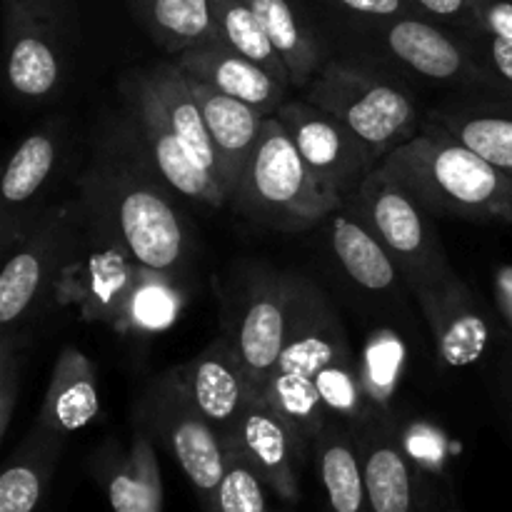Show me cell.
<instances>
[{
	"label": "cell",
	"instance_id": "d4e9b609",
	"mask_svg": "<svg viewBox=\"0 0 512 512\" xmlns=\"http://www.w3.org/2000/svg\"><path fill=\"white\" fill-rule=\"evenodd\" d=\"M65 435L35 423L0 475V512H43Z\"/></svg>",
	"mask_w": 512,
	"mask_h": 512
},
{
	"label": "cell",
	"instance_id": "f546056e",
	"mask_svg": "<svg viewBox=\"0 0 512 512\" xmlns=\"http://www.w3.org/2000/svg\"><path fill=\"white\" fill-rule=\"evenodd\" d=\"M128 8L150 40L170 55L218 40L210 0H128Z\"/></svg>",
	"mask_w": 512,
	"mask_h": 512
},
{
	"label": "cell",
	"instance_id": "484cf974",
	"mask_svg": "<svg viewBox=\"0 0 512 512\" xmlns=\"http://www.w3.org/2000/svg\"><path fill=\"white\" fill-rule=\"evenodd\" d=\"M328 223L335 260L358 288L370 293H388L398 283H405L393 255L348 203L340 205Z\"/></svg>",
	"mask_w": 512,
	"mask_h": 512
},
{
	"label": "cell",
	"instance_id": "cb8c5ba5",
	"mask_svg": "<svg viewBox=\"0 0 512 512\" xmlns=\"http://www.w3.org/2000/svg\"><path fill=\"white\" fill-rule=\"evenodd\" d=\"M100 413V390L95 365L83 350L65 345L55 358L38 423L65 435L88 428Z\"/></svg>",
	"mask_w": 512,
	"mask_h": 512
},
{
	"label": "cell",
	"instance_id": "e0dca14e",
	"mask_svg": "<svg viewBox=\"0 0 512 512\" xmlns=\"http://www.w3.org/2000/svg\"><path fill=\"white\" fill-rule=\"evenodd\" d=\"M413 295L433 335L440 365L455 370L483 358L490 340L488 320L460 275L450 273L418 285Z\"/></svg>",
	"mask_w": 512,
	"mask_h": 512
},
{
	"label": "cell",
	"instance_id": "44dd1931",
	"mask_svg": "<svg viewBox=\"0 0 512 512\" xmlns=\"http://www.w3.org/2000/svg\"><path fill=\"white\" fill-rule=\"evenodd\" d=\"M188 78L190 88H193L195 98L203 108L210 138H213L215 155H218L220 185H223L228 200H233L240 178H243L245 168L253 158L255 145L263 135L268 115L255 110L253 105L243 103V100L220 93L213 85L203 83L193 75H188Z\"/></svg>",
	"mask_w": 512,
	"mask_h": 512
},
{
	"label": "cell",
	"instance_id": "30bf717a",
	"mask_svg": "<svg viewBox=\"0 0 512 512\" xmlns=\"http://www.w3.org/2000/svg\"><path fill=\"white\" fill-rule=\"evenodd\" d=\"M360 33L378 40L390 58L435 83L470 88L473 93H505L478 63L455 28L423 15L405 18H353Z\"/></svg>",
	"mask_w": 512,
	"mask_h": 512
},
{
	"label": "cell",
	"instance_id": "603a6c76",
	"mask_svg": "<svg viewBox=\"0 0 512 512\" xmlns=\"http://www.w3.org/2000/svg\"><path fill=\"white\" fill-rule=\"evenodd\" d=\"M113 512H163V478L148 430L138 425L128 453L98 450L93 463Z\"/></svg>",
	"mask_w": 512,
	"mask_h": 512
},
{
	"label": "cell",
	"instance_id": "1f68e13d",
	"mask_svg": "<svg viewBox=\"0 0 512 512\" xmlns=\"http://www.w3.org/2000/svg\"><path fill=\"white\" fill-rule=\"evenodd\" d=\"M405 345L395 330L378 328L365 340L363 355L358 360L360 380H363L365 400L373 418L390 415L388 405L403 378Z\"/></svg>",
	"mask_w": 512,
	"mask_h": 512
},
{
	"label": "cell",
	"instance_id": "74e56055",
	"mask_svg": "<svg viewBox=\"0 0 512 512\" xmlns=\"http://www.w3.org/2000/svg\"><path fill=\"white\" fill-rule=\"evenodd\" d=\"M473 28L512 40V0H470Z\"/></svg>",
	"mask_w": 512,
	"mask_h": 512
},
{
	"label": "cell",
	"instance_id": "60d3db41",
	"mask_svg": "<svg viewBox=\"0 0 512 512\" xmlns=\"http://www.w3.org/2000/svg\"><path fill=\"white\" fill-rule=\"evenodd\" d=\"M445 512H463V510H460V505L455 503V500H450V503H448V508H445Z\"/></svg>",
	"mask_w": 512,
	"mask_h": 512
},
{
	"label": "cell",
	"instance_id": "6da1fadb",
	"mask_svg": "<svg viewBox=\"0 0 512 512\" xmlns=\"http://www.w3.org/2000/svg\"><path fill=\"white\" fill-rule=\"evenodd\" d=\"M170 190L123 120L98 140L80 178L85 240L120 250L183 283L193 265V233L170 200Z\"/></svg>",
	"mask_w": 512,
	"mask_h": 512
},
{
	"label": "cell",
	"instance_id": "83f0119b",
	"mask_svg": "<svg viewBox=\"0 0 512 512\" xmlns=\"http://www.w3.org/2000/svg\"><path fill=\"white\" fill-rule=\"evenodd\" d=\"M145 70H148V78L153 83L155 93H158L160 103H163L170 125L188 148L190 158L200 165L203 173H208L210 178L220 183L218 155H215V145L213 138H210L208 123H205L203 108H200L198 98L190 88L188 73L175 63V58L155 63Z\"/></svg>",
	"mask_w": 512,
	"mask_h": 512
},
{
	"label": "cell",
	"instance_id": "ffe728a7",
	"mask_svg": "<svg viewBox=\"0 0 512 512\" xmlns=\"http://www.w3.org/2000/svg\"><path fill=\"white\" fill-rule=\"evenodd\" d=\"M190 398L198 405L208 423L225 440L233 435L235 423L253 393L245 380L240 360L230 345L228 335H220L205 350H200L190 363L178 368Z\"/></svg>",
	"mask_w": 512,
	"mask_h": 512
},
{
	"label": "cell",
	"instance_id": "277c9868",
	"mask_svg": "<svg viewBox=\"0 0 512 512\" xmlns=\"http://www.w3.org/2000/svg\"><path fill=\"white\" fill-rule=\"evenodd\" d=\"M348 353V335L338 310L313 280L295 273L288 338L265 398L293 420L310 448L328 420L318 395V378L330 363Z\"/></svg>",
	"mask_w": 512,
	"mask_h": 512
},
{
	"label": "cell",
	"instance_id": "3957f363",
	"mask_svg": "<svg viewBox=\"0 0 512 512\" xmlns=\"http://www.w3.org/2000/svg\"><path fill=\"white\" fill-rule=\"evenodd\" d=\"M60 295L73 300L85 320H100L123 335L168 328L185 300L183 283L90 240L80 245L78 258L70 263Z\"/></svg>",
	"mask_w": 512,
	"mask_h": 512
},
{
	"label": "cell",
	"instance_id": "4316f807",
	"mask_svg": "<svg viewBox=\"0 0 512 512\" xmlns=\"http://www.w3.org/2000/svg\"><path fill=\"white\" fill-rule=\"evenodd\" d=\"M313 453L330 512H370L355 430L345 420L328 418L315 435Z\"/></svg>",
	"mask_w": 512,
	"mask_h": 512
},
{
	"label": "cell",
	"instance_id": "5b68a950",
	"mask_svg": "<svg viewBox=\"0 0 512 512\" xmlns=\"http://www.w3.org/2000/svg\"><path fill=\"white\" fill-rule=\"evenodd\" d=\"M230 205L253 223L295 235L328 220L343 200L315 178L283 123L268 115Z\"/></svg>",
	"mask_w": 512,
	"mask_h": 512
},
{
	"label": "cell",
	"instance_id": "d590c367",
	"mask_svg": "<svg viewBox=\"0 0 512 512\" xmlns=\"http://www.w3.org/2000/svg\"><path fill=\"white\" fill-rule=\"evenodd\" d=\"M20 395V343L0 338V438H5L13 423Z\"/></svg>",
	"mask_w": 512,
	"mask_h": 512
},
{
	"label": "cell",
	"instance_id": "7a4b0ae2",
	"mask_svg": "<svg viewBox=\"0 0 512 512\" xmlns=\"http://www.w3.org/2000/svg\"><path fill=\"white\" fill-rule=\"evenodd\" d=\"M430 215L468 223H512V178L460 143L433 118L383 160Z\"/></svg>",
	"mask_w": 512,
	"mask_h": 512
},
{
	"label": "cell",
	"instance_id": "2e32d148",
	"mask_svg": "<svg viewBox=\"0 0 512 512\" xmlns=\"http://www.w3.org/2000/svg\"><path fill=\"white\" fill-rule=\"evenodd\" d=\"M5 78L20 100H48L63 88L65 58L60 28L40 18L23 0H3Z\"/></svg>",
	"mask_w": 512,
	"mask_h": 512
},
{
	"label": "cell",
	"instance_id": "4fadbf2b",
	"mask_svg": "<svg viewBox=\"0 0 512 512\" xmlns=\"http://www.w3.org/2000/svg\"><path fill=\"white\" fill-rule=\"evenodd\" d=\"M275 118L315 178L343 203L363 185L370 170L378 168L363 143L335 115L310 100H288Z\"/></svg>",
	"mask_w": 512,
	"mask_h": 512
},
{
	"label": "cell",
	"instance_id": "7402d4cb",
	"mask_svg": "<svg viewBox=\"0 0 512 512\" xmlns=\"http://www.w3.org/2000/svg\"><path fill=\"white\" fill-rule=\"evenodd\" d=\"M428 118L512 178V93H473L440 105Z\"/></svg>",
	"mask_w": 512,
	"mask_h": 512
},
{
	"label": "cell",
	"instance_id": "e575fe53",
	"mask_svg": "<svg viewBox=\"0 0 512 512\" xmlns=\"http://www.w3.org/2000/svg\"><path fill=\"white\" fill-rule=\"evenodd\" d=\"M470 45L478 63L488 70L490 78L505 90L512 93V40L488 33L480 28H455Z\"/></svg>",
	"mask_w": 512,
	"mask_h": 512
},
{
	"label": "cell",
	"instance_id": "d6986e66",
	"mask_svg": "<svg viewBox=\"0 0 512 512\" xmlns=\"http://www.w3.org/2000/svg\"><path fill=\"white\" fill-rule=\"evenodd\" d=\"M175 63L193 78L213 85L220 93L253 105L265 115H275L288 103L290 83L275 78L270 70L225 45L223 40L195 45L175 55Z\"/></svg>",
	"mask_w": 512,
	"mask_h": 512
},
{
	"label": "cell",
	"instance_id": "9c48e42d",
	"mask_svg": "<svg viewBox=\"0 0 512 512\" xmlns=\"http://www.w3.org/2000/svg\"><path fill=\"white\" fill-rule=\"evenodd\" d=\"M135 423L168 448L198 493L203 510L225 470V443L190 398L178 368L158 375L140 395Z\"/></svg>",
	"mask_w": 512,
	"mask_h": 512
},
{
	"label": "cell",
	"instance_id": "8992f818",
	"mask_svg": "<svg viewBox=\"0 0 512 512\" xmlns=\"http://www.w3.org/2000/svg\"><path fill=\"white\" fill-rule=\"evenodd\" d=\"M83 245L78 200L53 205L8 253L0 273V338L23 345L30 325L60 295L65 273Z\"/></svg>",
	"mask_w": 512,
	"mask_h": 512
},
{
	"label": "cell",
	"instance_id": "836d02e7",
	"mask_svg": "<svg viewBox=\"0 0 512 512\" xmlns=\"http://www.w3.org/2000/svg\"><path fill=\"white\" fill-rule=\"evenodd\" d=\"M268 483L248 458L225 445V470L205 512H270L265 500Z\"/></svg>",
	"mask_w": 512,
	"mask_h": 512
},
{
	"label": "cell",
	"instance_id": "d6a6232c",
	"mask_svg": "<svg viewBox=\"0 0 512 512\" xmlns=\"http://www.w3.org/2000/svg\"><path fill=\"white\" fill-rule=\"evenodd\" d=\"M318 395L328 418L345 420L350 428H360L363 423L373 420L368 400H365L358 360L353 353L338 358L320 373Z\"/></svg>",
	"mask_w": 512,
	"mask_h": 512
},
{
	"label": "cell",
	"instance_id": "7c38bea8",
	"mask_svg": "<svg viewBox=\"0 0 512 512\" xmlns=\"http://www.w3.org/2000/svg\"><path fill=\"white\" fill-rule=\"evenodd\" d=\"M293 288L295 273L258 268L248 275L238 313L225 330L250 385V393L260 398H265V390L285 348Z\"/></svg>",
	"mask_w": 512,
	"mask_h": 512
},
{
	"label": "cell",
	"instance_id": "b9f144b4",
	"mask_svg": "<svg viewBox=\"0 0 512 512\" xmlns=\"http://www.w3.org/2000/svg\"><path fill=\"white\" fill-rule=\"evenodd\" d=\"M425 512H440V508H438V505L428 503V508H425Z\"/></svg>",
	"mask_w": 512,
	"mask_h": 512
},
{
	"label": "cell",
	"instance_id": "8d00e7d4",
	"mask_svg": "<svg viewBox=\"0 0 512 512\" xmlns=\"http://www.w3.org/2000/svg\"><path fill=\"white\" fill-rule=\"evenodd\" d=\"M330 8L348 13L350 18H405L423 15L410 0H320ZM425 18V15H423Z\"/></svg>",
	"mask_w": 512,
	"mask_h": 512
},
{
	"label": "cell",
	"instance_id": "ab89813d",
	"mask_svg": "<svg viewBox=\"0 0 512 512\" xmlns=\"http://www.w3.org/2000/svg\"><path fill=\"white\" fill-rule=\"evenodd\" d=\"M30 10L45 18L48 23H53L55 28L63 30V25L68 23L70 13H73V0H23Z\"/></svg>",
	"mask_w": 512,
	"mask_h": 512
},
{
	"label": "cell",
	"instance_id": "5bb4252c",
	"mask_svg": "<svg viewBox=\"0 0 512 512\" xmlns=\"http://www.w3.org/2000/svg\"><path fill=\"white\" fill-rule=\"evenodd\" d=\"M225 445L238 448L280 498L288 503L298 500L300 470L308 450L313 448L293 420L280 413L268 398L250 395Z\"/></svg>",
	"mask_w": 512,
	"mask_h": 512
},
{
	"label": "cell",
	"instance_id": "f35d334b",
	"mask_svg": "<svg viewBox=\"0 0 512 512\" xmlns=\"http://www.w3.org/2000/svg\"><path fill=\"white\" fill-rule=\"evenodd\" d=\"M425 18L448 28H473V5L470 0H410Z\"/></svg>",
	"mask_w": 512,
	"mask_h": 512
},
{
	"label": "cell",
	"instance_id": "4dcf8cb0",
	"mask_svg": "<svg viewBox=\"0 0 512 512\" xmlns=\"http://www.w3.org/2000/svg\"><path fill=\"white\" fill-rule=\"evenodd\" d=\"M210 18H213L215 38L235 48L238 53L248 55L250 60L263 65L275 78L293 85L288 65L280 58L275 45L270 43L263 23L258 20L248 0H210Z\"/></svg>",
	"mask_w": 512,
	"mask_h": 512
},
{
	"label": "cell",
	"instance_id": "8fae6325",
	"mask_svg": "<svg viewBox=\"0 0 512 512\" xmlns=\"http://www.w3.org/2000/svg\"><path fill=\"white\" fill-rule=\"evenodd\" d=\"M120 95H123V120L128 123L130 133L135 135L160 178L173 188V193L210 205V208L230 205L223 185L203 173L200 165L190 158L188 148L165 115L163 103L148 78V70H135L128 78H123Z\"/></svg>",
	"mask_w": 512,
	"mask_h": 512
},
{
	"label": "cell",
	"instance_id": "9a60e30c",
	"mask_svg": "<svg viewBox=\"0 0 512 512\" xmlns=\"http://www.w3.org/2000/svg\"><path fill=\"white\" fill-rule=\"evenodd\" d=\"M63 158V135L55 125L30 133L15 148L0 183V248L8 255L45 213V193Z\"/></svg>",
	"mask_w": 512,
	"mask_h": 512
},
{
	"label": "cell",
	"instance_id": "52a82bcc",
	"mask_svg": "<svg viewBox=\"0 0 512 512\" xmlns=\"http://www.w3.org/2000/svg\"><path fill=\"white\" fill-rule=\"evenodd\" d=\"M305 100L335 115L378 165L425 123L403 85L363 65L328 63L308 83Z\"/></svg>",
	"mask_w": 512,
	"mask_h": 512
},
{
	"label": "cell",
	"instance_id": "ac0fdd59",
	"mask_svg": "<svg viewBox=\"0 0 512 512\" xmlns=\"http://www.w3.org/2000/svg\"><path fill=\"white\" fill-rule=\"evenodd\" d=\"M353 430L363 460L370 512H425L430 498L423 493L390 415L368 420Z\"/></svg>",
	"mask_w": 512,
	"mask_h": 512
},
{
	"label": "cell",
	"instance_id": "f1b7e54d",
	"mask_svg": "<svg viewBox=\"0 0 512 512\" xmlns=\"http://www.w3.org/2000/svg\"><path fill=\"white\" fill-rule=\"evenodd\" d=\"M270 43L288 65L295 88H308L323 65V43L293 0H248Z\"/></svg>",
	"mask_w": 512,
	"mask_h": 512
},
{
	"label": "cell",
	"instance_id": "ba28073f",
	"mask_svg": "<svg viewBox=\"0 0 512 512\" xmlns=\"http://www.w3.org/2000/svg\"><path fill=\"white\" fill-rule=\"evenodd\" d=\"M345 203L388 248L410 290L455 273L433 225V215L383 165L370 170Z\"/></svg>",
	"mask_w": 512,
	"mask_h": 512
}]
</instances>
